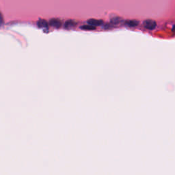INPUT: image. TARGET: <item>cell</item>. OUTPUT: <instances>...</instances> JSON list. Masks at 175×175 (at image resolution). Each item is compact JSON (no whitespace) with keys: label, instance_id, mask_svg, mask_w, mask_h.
I'll list each match as a JSON object with an SVG mask.
<instances>
[{"label":"cell","instance_id":"4","mask_svg":"<svg viewBox=\"0 0 175 175\" xmlns=\"http://www.w3.org/2000/svg\"><path fill=\"white\" fill-rule=\"evenodd\" d=\"M38 26L40 27V28H47L49 26L48 22L44 20V19H40L38 21Z\"/></svg>","mask_w":175,"mask_h":175},{"label":"cell","instance_id":"8","mask_svg":"<svg viewBox=\"0 0 175 175\" xmlns=\"http://www.w3.org/2000/svg\"><path fill=\"white\" fill-rule=\"evenodd\" d=\"M121 21V19L120 17H115V18H113L112 20H111V22H112V23L113 24H118Z\"/></svg>","mask_w":175,"mask_h":175},{"label":"cell","instance_id":"7","mask_svg":"<svg viewBox=\"0 0 175 175\" xmlns=\"http://www.w3.org/2000/svg\"><path fill=\"white\" fill-rule=\"evenodd\" d=\"M81 29L84 30H95L96 27L88 24V25H86V26H82Z\"/></svg>","mask_w":175,"mask_h":175},{"label":"cell","instance_id":"1","mask_svg":"<svg viewBox=\"0 0 175 175\" xmlns=\"http://www.w3.org/2000/svg\"><path fill=\"white\" fill-rule=\"evenodd\" d=\"M144 26L145 27L146 29L152 30L156 27L157 23L156 22L152 20V19H147V20L144 22Z\"/></svg>","mask_w":175,"mask_h":175},{"label":"cell","instance_id":"2","mask_svg":"<svg viewBox=\"0 0 175 175\" xmlns=\"http://www.w3.org/2000/svg\"><path fill=\"white\" fill-rule=\"evenodd\" d=\"M88 23L94 27L99 26H101V25L103 24V21L98 20V19H90L88 21Z\"/></svg>","mask_w":175,"mask_h":175},{"label":"cell","instance_id":"6","mask_svg":"<svg viewBox=\"0 0 175 175\" xmlns=\"http://www.w3.org/2000/svg\"><path fill=\"white\" fill-rule=\"evenodd\" d=\"M139 24V22L138 21L135 20H130V21H127L126 22V25L128 26L129 27H136Z\"/></svg>","mask_w":175,"mask_h":175},{"label":"cell","instance_id":"3","mask_svg":"<svg viewBox=\"0 0 175 175\" xmlns=\"http://www.w3.org/2000/svg\"><path fill=\"white\" fill-rule=\"evenodd\" d=\"M49 25L52 27L59 28L61 26V21L58 19H52L49 21Z\"/></svg>","mask_w":175,"mask_h":175},{"label":"cell","instance_id":"5","mask_svg":"<svg viewBox=\"0 0 175 175\" xmlns=\"http://www.w3.org/2000/svg\"><path fill=\"white\" fill-rule=\"evenodd\" d=\"M76 26V22L73 20H68L65 23V27L66 29H71Z\"/></svg>","mask_w":175,"mask_h":175}]
</instances>
